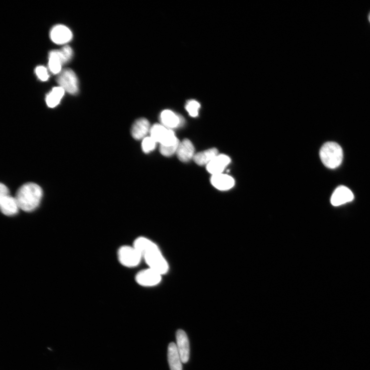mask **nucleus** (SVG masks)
I'll return each mask as SVG.
<instances>
[{"label": "nucleus", "mask_w": 370, "mask_h": 370, "mask_svg": "<svg viewBox=\"0 0 370 370\" xmlns=\"http://www.w3.org/2000/svg\"><path fill=\"white\" fill-rule=\"evenodd\" d=\"M168 361L171 370H183V363L178 348L174 343L168 346Z\"/></svg>", "instance_id": "obj_16"}, {"label": "nucleus", "mask_w": 370, "mask_h": 370, "mask_svg": "<svg viewBox=\"0 0 370 370\" xmlns=\"http://www.w3.org/2000/svg\"><path fill=\"white\" fill-rule=\"evenodd\" d=\"M169 129L162 124H155L150 129L151 137L160 144L165 140L169 133Z\"/></svg>", "instance_id": "obj_20"}, {"label": "nucleus", "mask_w": 370, "mask_h": 370, "mask_svg": "<svg viewBox=\"0 0 370 370\" xmlns=\"http://www.w3.org/2000/svg\"><path fill=\"white\" fill-rule=\"evenodd\" d=\"M219 154L218 150L216 148L209 149L196 154L194 160L199 165L207 166Z\"/></svg>", "instance_id": "obj_17"}, {"label": "nucleus", "mask_w": 370, "mask_h": 370, "mask_svg": "<svg viewBox=\"0 0 370 370\" xmlns=\"http://www.w3.org/2000/svg\"><path fill=\"white\" fill-rule=\"evenodd\" d=\"M60 87L68 93L75 95L78 92V82L74 72L70 69L63 70L57 78Z\"/></svg>", "instance_id": "obj_5"}, {"label": "nucleus", "mask_w": 370, "mask_h": 370, "mask_svg": "<svg viewBox=\"0 0 370 370\" xmlns=\"http://www.w3.org/2000/svg\"><path fill=\"white\" fill-rule=\"evenodd\" d=\"M42 195V188L38 185L28 183L19 189L15 198L21 210L31 212L35 210L39 205Z\"/></svg>", "instance_id": "obj_2"}, {"label": "nucleus", "mask_w": 370, "mask_h": 370, "mask_svg": "<svg viewBox=\"0 0 370 370\" xmlns=\"http://www.w3.org/2000/svg\"><path fill=\"white\" fill-rule=\"evenodd\" d=\"M180 143V142L179 143L175 144V145L169 147L160 145L159 148L160 152L165 156H171L174 153H176Z\"/></svg>", "instance_id": "obj_23"}, {"label": "nucleus", "mask_w": 370, "mask_h": 370, "mask_svg": "<svg viewBox=\"0 0 370 370\" xmlns=\"http://www.w3.org/2000/svg\"><path fill=\"white\" fill-rule=\"evenodd\" d=\"M0 206L2 213L7 216L17 214L20 210L17 200L9 194H0Z\"/></svg>", "instance_id": "obj_8"}, {"label": "nucleus", "mask_w": 370, "mask_h": 370, "mask_svg": "<svg viewBox=\"0 0 370 370\" xmlns=\"http://www.w3.org/2000/svg\"><path fill=\"white\" fill-rule=\"evenodd\" d=\"M354 198L355 196L350 189L344 186H341L333 192L331 203L334 206H339L351 202Z\"/></svg>", "instance_id": "obj_10"}, {"label": "nucleus", "mask_w": 370, "mask_h": 370, "mask_svg": "<svg viewBox=\"0 0 370 370\" xmlns=\"http://www.w3.org/2000/svg\"><path fill=\"white\" fill-rule=\"evenodd\" d=\"M185 108L191 117L196 118L199 115L201 105L196 101L190 100L187 103Z\"/></svg>", "instance_id": "obj_21"}, {"label": "nucleus", "mask_w": 370, "mask_h": 370, "mask_svg": "<svg viewBox=\"0 0 370 370\" xmlns=\"http://www.w3.org/2000/svg\"><path fill=\"white\" fill-rule=\"evenodd\" d=\"M319 154L322 162L328 168H336L342 163L343 151L336 142L325 143L320 149Z\"/></svg>", "instance_id": "obj_3"}, {"label": "nucleus", "mask_w": 370, "mask_h": 370, "mask_svg": "<svg viewBox=\"0 0 370 370\" xmlns=\"http://www.w3.org/2000/svg\"><path fill=\"white\" fill-rule=\"evenodd\" d=\"M211 183L217 189L227 191L235 185V180L232 176L223 173L212 175Z\"/></svg>", "instance_id": "obj_13"}, {"label": "nucleus", "mask_w": 370, "mask_h": 370, "mask_svg": "<svg viewBox=\"0 0 370 370\" xmlns=\"http://www.w3.org/2000/svg\"><path fill=\"white\" fill-rule=\"evenodd\" d=\"M156 142L150 136L144 138L142 142V149L144 153H148L153 151L156 146Z\"/></svg>", "instance_id": "obj_22"}, {"label": "nucleus", "mask_w": 370, "mask_h": 370, "mask_svg": "<svg viewBox=\"0 0 370 370\" xmlns=\"http://www.w3.org/2000/svg\"><path fill=\"white\" fill-rule=\"evenodd\" d=\"M38 77L43 82L47 81L49 78L47 69L43 66H39L35 70Z\"/></svg>", "instance_id": "obj_25"}, {"label": "nucleus", "mask_w": 370, "mask_h": 370, "mask_svg": "<svg viewBox=\"0 0 370 370\" xmlns=\"http://www.w3.org/2000/svg\"><path fill=\"white\" fill-rule=\"evenodd\" d=\"M195 152L194 144L190 140L185 139L180 143L176 153L180 160L185 163L194 158Z\"/></svg>", "instance_id": "obj_12"}, {"label": "nucleus", "mask_w": 370, "mask_h": 370, "mask_svg": "<svg viewBox=\"0 0 370 370\" xmlns=\"http://www.w3.org/2000/svg\"><path fill=\"white\" fill-rule=\"evenodd\" d=\"M150 129L149 121L146 119H139L136 121L132 125V136L135 139L140 140L150 132Z\"/></svg>", "instance_id": "obj_15"}, {"label": "nucleus", "mask_w": 370, "mask_h": 370, "mask_svg": "<svg viewBox=\"0 0 370 370\" xmlns=\"http://www.w3.org/2000/svg\"><path fill=\"white\" fill-rule=\"evenodd\" d=\"M60 51L63 60L64 64L68 62L72 58L73 52L70 46L68 45L64 46Z\"/></svg>", "instance_id": "obj_24"}, {"label": "nucleus", "mask_w": 370, "mask_h": 370, "mask_svg": "<svg viewBox=\"0 0 370 370\" xmlns=\"http://www.w3.org/2000/svg\"><path fill=\"white\" fill-rule=\"evenodd\" d=\"M63 60L60 50H54L50 52L49 55V67L50 71L54 74L61 72Z\"/></svg>", "instance_id": "obj_18"}, {"label": "nucleus", "mask_w": 370, "mask_h": 370, "mask_svg": "<svg viewBox=\"0 0 370 370\" xmlns=\"http://www.w3.org/2000/svg\"><path fill=\"white\" fill-rule=\"evenodd\" d=\"M231 162V159L229 156L219 154L206 166L207 170L213 175L223 173Z\"/></svg>", "instance_id": "obj_11"}, {"label": "nucleus", "mask_w": 370, "mask_h": 370, "mask_svg": "<svg viewBox=\"0 0 370 370\" xmlns=\"http://www.w3.org/2000/svg\"><path fill=\"white\" fill-rule=\"evenodd\" d=\"M163 275L156 271L148 268L139 271L135 281L138 284L143 287H153L158 285L162 280Z\"/></svg>", "instance_id": "obj_6"}, {"label": "nucleus", "mask_w": 370, "mask_h": 370, "mask_svg": "<svg viewBox=\"0 0 370 370\" xmlns=\"http://www.w3.org/2000/svg\"><path fill=\"white\" fill-rule=\"evenodd\" d=\"M50 37L53 42L57 44H64L70 41L73 38L71 30L66 26L58 25L51 31Z\"/></svg>", "instance_id": "obj_9"}, {"label": "nucleus", "mask_w": 370, "mask_h": 370, "mask_svg": "<svg viewBox=\"0 0 370 370\" xmlns=\"http://www.w3.org/2000/svg\"><path fill=\"white\" fill-rule=\"evenodd\" d=\"M176 347L183 364H186L190 358V344L186 332L179 330L176 333Z\"/></svg>", "instance_id": "obj_7"}, {"label": "nucleus", "mask_w": 370, "mask_h": 370, "mask_svg": "<svg viewBox=\"0 0 370 370\" xmlns=\"http://www.w3.org/2000/svg\"><path fill=\"white\" fill-rule=\"evenodd\" d=\"M160 121L164 126L170 128L179 127L184 123V119L181 116L169 110L161 113Z\"/></svg>", "instance_id": "obj_14"}, {"label": "nucleus", "mask_w": 370, "mask_h": 370, "mask_svg": "<svg viewBox=\"0 0 370 370\" xmlns=\"http://www.w3.org/2000/svg\"><path fill=\"white\" fill-rule=\"evenodd\" d=\"M368 19H369V21L370 22V14L369 15Z\"/></svg>", "instance_id": "obj_26"}, {"label": "nucleus", "mask_w": 370, "mask_h": 370, "mask_svg": "<svg viewBox=\"0 0 370 370\" xmlns=\"http://www.w3.org/2000/svg\"><path fill=\"white\" fill-rule=\"evenodd\" d=\"M64 92L65 91L60 87L54 88L46 96V103L48 107L55 108L58 106L63 98Z\"/></svg>", "instance_id": "obj_19"}, {"label": "nucleus", "mask_w": 370, "mask_h": 370, "mask_svg": "<svg viewBox=\"0 0 370 370\" xmlns=\"http://www.w3.org/2000/svg\"><path fill=\"white\" fill-rule=\"evenodd\" d=\"M118 256L120 263L128 268L138 266L142 260L140 252L133 245L121 247L118 250Z\"/></svg>", "instance_id": "obj_4"}, {"label": "nucleus", "mask_w": 370, "mask_h": 370, "mask_svg": "<svg viewBox=\"0 0 370 370\" xmlns=\"http://www.w3.org/2000/svg\"><path fill=\"white\" fill-rule=\"evenodd\" d=\"M133 246L140 252L149 268L163 276L166 274L169 269L168 263L156 244L148 238L139 237L135 240Z\"/></svg>", "instance_id": "obj_1"}]
</instances>
